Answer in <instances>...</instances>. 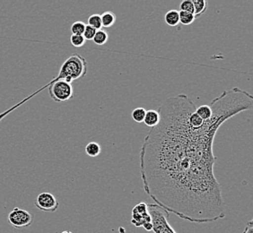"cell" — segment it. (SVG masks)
Instances as JSON below:
<instances>
[{
  "mask_svg": "<svg viewBox=\"0 0 253 233\" xmlns=\"http://www.w3.org/2000/svg\"><path fill=\"white\" fill-rule=\"evenodd\" d=\"M131 224L137 228L143 227L146 232H151L153 229L151 215L148 211L147 204L145 202L136 204L132 209Z\"/></svg>",
  "mask_w": 253,
  "mask_h": 233,
  "instance_id": "277c9868",
  "label": "cell"
},
{
  "mask_svg": "<svg viewBox=\"0 0 253 233\" xmlns=\"http://www.w3.org/2000/svg\"><path fill=\"white\" fill-rule=\"evenodd\" d=\"M101 152H102V148L96 142H90L88 143L87 146H85V154L89 157L95 158L101 154Z\"/></svg>",
  "mask_w": 253,
  "mask_h": 233,
  "instance_id": "7c38bea8",
  "label": "cell"
},
{
  "mask_svg": "<svg viewBox=\"0 0 253 233\" xmlns=\"http://www.w3.org/2000/svg\"><path fill=\"white\" fill-rule=\"evenodd\" d=\"M70 42L76 48H81L85 43V39L84 38L83 35H71L70 37Z\"/></svg>",
  "mask_w": 253,
  "mask_h": 233,
  "instance_id": "d6986e66",
  "label": "cell"
},
{
  "mask_svg": "<svg viewBox=\"0 0 253 233\" xmlns=\"http://www.w3.org/2000/svg\"><path fill=\"white\" fill-rule=\"evenodd\" d=\"M49 93L54 102H67L73 97V86L70 83L59 80L49 85Z\"/></svg>",
  "mask_w": 253,
  "mask_h": 233,
  "instance_id": "5b68a950",
  "label": "cell"
},
{
  "mask_svg": "<svg viewBox=\"0 0 253 233\" xmlns=\"http://www.w3.org/2000/svg\"><path fill=\"white\" fill-rule=\"evenodd\" d=\"M87 25H90L91 27H93V28H94L96 31L102 29L101 15H99V14H93V15H91V16H89Z\"/></svg>",
  "mask_w": 253,
  "mask_h": 233,
  "instance_id": "9a60e30c",
  "label": "cell"
},
{
  "mask_svg": "<svg viewBox=\"0 0 253 233\" xmlns=\"http://www.w3.org/2000/svg\"><path fill=\"white\" fill-rule=\"evenodd\" d=\"M85 26H86V25L83 22L77 21L71 26V33L73 35H83Z\"/></svg>",
  "mask_w": 253,
  "mask_h": 233,
  "instance_id": "ac0fdd59",
  "label": "cell"
},
{
  "mask_svg": "<svg viewBox=\"0 0 253 233\" xmlns=\"http://www.w3.org/2000/svg\"><path fill=\"white\" fill-rule=\"evenodd\" d=\"M146 111L144 108H136L131 113L132 118L134 119V121L136 123H142L144 122L145 116H146Z\"/></svg>",
  "mask_w": 253,
  "mask_h": 233,
  "instance_id": "2e32d148",
  "label": "cell"
},
{
  "mask_svg": "<svg viewBox=\"0 0 253 233\" xmlns=\"http://www.w3.org/2000/svg\"><path fill=\"white\" fill-rule=\"evenodd\" d=\"M73 233L72 232H70V231H64V232H62V233Z\"/></svg>",
  "mask_w": 253,
  "mask_h": 233,
  "instance_id": "603a6c76",
  "label": "cell"
},
{
  "mask_svg": "<svg viewBox=\"0 0 253 233\" xmlns=\"http://www.w3.org/2000/svg\"><path fill=\"white\" fill-rule=\"evenodd\" d=\"M166 23L169 26L176 27L180 24V13L178 10L171 9L168 11L165 16Z\"/></svg>",
  "mask_w": 253,
  "mask_h": 233,
  "instance_id": "9c48e42d",
  "label": "cell"
},
{
  "mask_svg": "<svg viewBox=\"0 0 253 233\" xmlns=\"http://www.w3.org/2000/svg\"><path fill=\"white\" fill-rule=\"evenodd\" d=\"M193 6H194L195 18H198L205 14L208 9V2L206 0H192Z\"/></svg>",
  "mask_w": 253,
  "mask_h": 233,
  "instance_id": "8fae6325",
  "label": "cell"
},
{
  "mask_svg": "<svg viewBox=\"0 0 253 233\" xmlns=\"http://www.w3.org/2000/svg\"><path fill=\"white\" fill-rule=\"evenodd\" d=\"M155 233H177L169 223V213L156 204H147Z\"/></svg>",
  "mask_w": 253,
  "mask_h": 233,
  "instance_id": "3957f363",
  "label": "cell"
},
{
  "mask_svg": "<svg viewBox=\"0 0 253 233\" xmlns=\"http://www.w3.org/2000/svg\"><path fill=\"white\" fill-rule=\"evenodd\" d=\"M244 233H253V220L249 221L248 223H247L246 226H245V229H244Z\"/></svg>",
  "mask_w": 253,
  "mask_h": 233,
  "instance_id": "7402d4cb",
  "label": "cell"
},
{
  "mask_svg": "<svg viewBox=\"0 0 253 233\" xmlns=\"http://www.w3.org/2000/svg\"><path fill=\"white\" fill-rule=\"evenodd\" d=\"M86 73H87V62H86L85 58H84L83 56H81L80 54H72L62 64L61 68L59 69V75L56 78H54L49 83L45 84L42 87L38 89L36 92L30 94L28 97L25 98L22 102L16 103L13 107L9 108L5 112L0 113V121L5 116L10 114L11 112H14L17 108H19L21 105H23L27 101H29L30 99H32L35 95H37L40 92L43 91L46 88H49V85L51 83H54V82L59 81V80H64V81H66L68 83H71L75 80L84 78V76L86 75Z\"/></svg>",
  "mask_w": 253,
  "mask_h": 233,
  "instance_id": "7a4b0ae2",
  "label": "cell"
},
{
  "mask_svg": "<svg viewBox=\"0 0 253 233\" xmlns=\"http://www.w3.org/2000/svg\"><path fill=\"white\" fill-rule=\"evenodd\" d=\"M108 39H109V34L104 30L101 29L96 31L93 40L94 43L102 46L107 42Z\"/></svg>",
  "mask_w": 253,
  "mask_h": 233,
  "instance_id": "5bb4252c",
  "label": "cell"
},
{
  "mask_svg": "<svg viewBox=\"0 0 253 233\" xmlns=\"http://www.w3.org/2000/svg\"><path fill=\"white\" fill-rule=\"evenodd\" d=\"M212 116L194 128L196 111L186 94L168 98L159 108L160 121L151 128L139 153L143 188L157 205L195 224L225 217L222 189L214 176L213 146L220 126L251 111L253 97L239 87L224 91L210 102Z\"/></svg>",
  "mask_w": 253,
  "mask_h": 233,
  "instance_id": "6da1fadb",
  "label": "cell"
},
{
  "mask_svg": "<svg viewBox=\"0 0 253 233\" xmlns=\"http://www.w3.org/2000/svg\"><path fill=\"white\" fill-rule=\"evenodd\" d=\"M95 33H96V30L91 27L90 25H86L84 32V38L85 39V40H92L95 35Z\"/></svg>",
  "mask_w": 253,
  "mask_h": 233,
  "instance_id": "44dd1931",
  "label": "cell"
},
{
  "mask_svg": "<svg viewBox=\"0 0 253 233\" xmlns=\"http://www.w3.org/2000/svg\"><path fill=\"white\" fill-rule=\"evenodd\" d=\"M34 205L45 213H54L59 208V203L53 194L42 192L34 200Z\"/></svg>",
  "mask_w": 253,
  "mask_h": 233,
  "instance_id": "52a82bcc",
  "label": "cell"
},
{
  "mask_svg": "<svg viewBox=\"0 0 253 233\" xmlns=\"http://www.w3.org/2000/svg\"><path fill=\"white\" fill-rule=\"evenodd\" d=\"M8 222L15 229L29 227L34 222V215L25 209L15 207L8 214Z\"/></svg>",
  "mask_w": 253,
  "mask_h": 233,
  "instance_id": "8992f818",
  "label": "cell"
},
{
  "mask_svg": "<svg viewBox=\"0 0 253 233\" xmlns=\"http://www.w3.org/2000/svg\"><path fill=\"white\" fill-rule=\"evenodd\" d=\"M102 19V26L103 28H110L116 23V15H114L111 11H106L101 15Z\"/></svg>",
  "mask_w": 253,
  "mask_h": 233,
  "instance_id": "30bf717a",
  "label": "cell"
},
{
  "mask_svg": "<svg viewBox=\"0 0 253 233\" xmlns=\"http://www.w3.org/2000/svg\"><path fill=\"white\" fill-rule=\"evenodd\" d=\"M180 11L188 12L190 14H194V6L192 0H184L180 4Z\"/></svg>",
  "mask_w": 253,
  "mask_h": 233,
  "instance_id": "ffe728a7",
  "label": "cell"
},
{
  "mask_svg": "<svg viewBox=\"0 0 253 233\" xmlns=\"http://www.w3.org/2000/svg\"><path fill=\"white\" fill-rule=\"evenodd\" d=\"M179 13H180V24L181 25H191L196 19L193 14H190L188 12H182V11H179Z\"/></svg>",
  "mask_w": 253,
  "mask_h": 233,
  "instance_id": "e0dca14e",
  "label": "cell"
},
{
  "mask_svg": "<svg viewBox=\"0 0 253 233\" xmlns=\"http://www.w3.org/2000/svg\"><path fill=\"white\" fill-rule=\"evenodd\" d=\"M196 113L204 121L209 120V119H210V117L212 116V110H211L210 105H201L200 107L197 108Z\"/></svg>",
  "mask_w": 253,
  "mask_h": 233,
  "instance_id": "4fadbf2b",
  "label": "cell"
},
{
  "mask_svg": "<svg viewBox=\"0 0 253 233\" xmlns=\"http://www.w3.org/2000/svg\"><path fill=\"white\" fill-rule=\"evenodd\" d=\"M160 121V115L159 112L155 110H149L146 111V116H145V119H144V123L146 124V126L153 128L155 126L158 125V123Z\"/></svg>",
  "mask_w": 253,
  "mask_h": 233,
  "instance_id": "ba28073f",
  "label": "cell"
}]
</instances>
